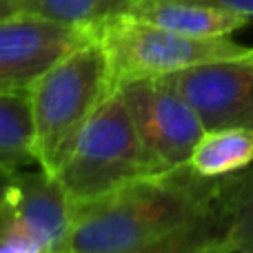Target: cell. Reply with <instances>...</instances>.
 Here are the masks:
<instances>
[{"instance_id": "1", "label": "cell", "mask_w": 253, "mask_h": 253, "mask_svg": "<svg viewBox=\"0 0 253 253\" xmlns=\"http://www.w3.org/2000/svg\"><path fill=\"white\" fill-rule=\"evenodd\" d=\"M215 182L182 165L74 202L65 253H207Z\"/></svg>"}, {"instance_id": "2", "label": "cell", "mask_w": 253, "mask_h": 253, "mask_svg": "<svg viewBox=\"0 0 253 253\" xmlns=\"http://www.w3.org/2000/svg\"><path fill=\"white\" fill-rule=\"evenodd\" d=\"M114 93L109 58L96 36L53 62L29 87L38 167L58 173L84 125Z\"/></svg>"}, {"instance_id": "3", "label": "cell", "mask_w": 253, "mask_h": 253, "mask_svg": "<svg viewBox=\"0 0 253 253\" xmlns=\"http://www.w3.org/2000/svg\"><path fill=\"white\" fill-rule=\"evenodd\" d=\"M153 171L118 91L100 105L58 169L74 202H87Z\"/></svg>"}, {"instance_id": "4", "label": "cell", "mask_w": 253, "mask_h": 253, "mask_svg": "<svg viewBox=\"0 0 253 253\" xmlns=\"http://www.w3.org/2000/svg\"><path fill=\"white\" fill-rule=\"evenodd\" d=\"M93 36L107 51L116 89L129 80L169 76L202 62L253 56V47L236 42L231 36L193 38L138 20L129 13L105 20L93 29Z\"/></svg>"}, {"instance_id": "5", "label": "cell", "mask_w": 253, "mask_h": 253, "mask_svg": "<svg viewBox=\"0 0 253 253\" xmlns=\"http://www.w3.org/2000/svg\"><path fill=\"white\" fill-rule=\"evenodd\" d=\"M116 91L129 109L153 171L189 165L205 126L169 76L129 80Z\"/></svg>"}, {"instance_id": "6", "label": "cell", "mask_w": 253, "mask_h": 253, "mask_svg": "<svg viewBox=\"0 0 253 253\" xmlns=\"http://www.w3.org/2000/svg\"><path fill=\"white\" fill-rule=\"evenodd\" d=\"M169 78L205 131L253 126V56L202 62Z\"/></svg>"}, {"instance_id": "7", "label": "cell", "mask_w": 253, "mask_h": 253, "mask_svg": "<svg viewBox=\"0 0 253 253\" xmlns=\"http://www.w3.org/2000/svg\"><path fill=\"white\" fill-rule=\"evenodd\" d=\"M93 36L29 13L0 20V89H29L53 62Z\"/></svg>"}, {"instance_id": "8", "label": "cell", "mask_w": 253, "mask_h": 253, "mask_svg": "<svg viewBox=\"0 0 253 253\" xmlns=\"http://www.w3.org/2000/svg\"><path fill=\"white\" fill-rule=\"evenodd\" d=\"M2 196L36 253H65L74 222V200L42 167L2 175Z\"/></svg>"}, {"instance_id": "9", "label": "cell", "mask_w": 253, "mask_h": 253, "mask_svg": "<svg viewBox=\"0 0 253 253\" xmlns=\"http://www.w3.org/2000/svg\"><path fill=\"white\" fill-rule=\"evenodd\" d=\"M126 13L193 38H222L253 22L249 13L209 0H133Z\"/></svg>"}, {"instance_id": "10", "label": "cell", "mask_w": 253, "mask_h": 253, "mask_svg": "<svg viewBox=\"0 0 253 253\" xmlns=\"http://www.w3.org/2000/svg\"><path fill=\"white\" fill-rule=\"evenodd\" d=\"M207 253H253V165L215 182Z\"/></svg>"}, {"instance_id": "11", "label": "cell", "mask_w": 253, "mask_h": 253, "mask_svg": "<svg viewBox=\"0 0 253 253\" xmlns=\"http://www.w3.org/2000/svg\"><path fill=\"white\" fill-rule=\"evenodd\" d=\"M36 162L29 89H0V178Z\"/></svg>"}, {"instance_id": "12", "label": "cell", "mask_w": 253, "mask_h": 253, "mask_svg": "<svg viewBox=\"0 0 253 253\" xmlns=\"http://www.w3.org/2000/svg\"><path fill=\"white\" fill-rule=\"evenodd\" d=\"M253 165V126H227L205 131L189 167L205 178H222Z\"/></svg>"}, {"instance_id": "13", "label": "cell", "mask_w": 253, "mask_h": 253, "mask_svg": "<svg viewBox=\"0 0 253 253\" xmlns=\"http://www.w3.org/2000/svg\"><path fill=\"white\" fill-rule=\"evenodd\" d=\"M131 2L133 0H9L16 13H29L91 31L109 18L126 13Z\"/></svg>"}, {"instance_id": "14", "label": "cell", "mask_w": 253, "mask_h": 253, "mask_svg": "<svg viewBox=\"0 0 253 253\" xmlns=\"http://www.w3.org/2000/svg\"><path fill=\"white\" fill-rule=\"evenodd\" d=\"M0 253H36V247L18 227L0 189Z\"/></svg>"}, {"instance_id": "15", "label": "cell", "mask_w": 253, "mask_h": 253, "mask_svg": "<svg viewBox=\"0 0 253 253\" xmlns=\"http://www.w3.org/2000/svg\"><path fill=\"white\" fill-rule=\"evenodd\" d=\"M209 2L222 4V7L236 9V11H242V13H249V16H253V0H209Z\"/></svg>"}, {"instance_id": "16", "label": "cell", "mask_w": 253, "mask_h": 253, "mask_svg": "<svg viewBox=\"0 0 253 253\" xmlns=\"http://www.w3.org/2000/svg\"><path fill=\"white\" fill-rule=\"evenodd\" d=\"M13 7L11 4H9V0H0V20H2V18H7V16H13Z\"/></svg>"}]
</instances>
